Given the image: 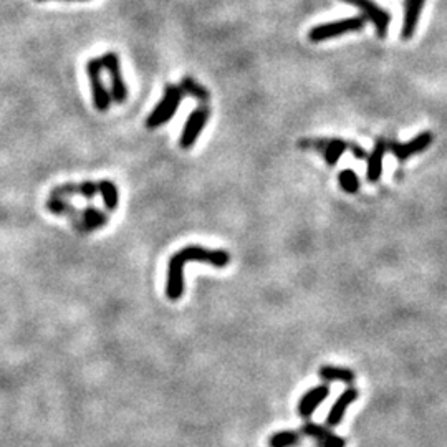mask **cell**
I'll use <instances>...</instances> for the list:
<instances>
[{"label": "cell", "mask_w": 447, "mask_h": 447, "mask_svg": "<svg viewBox=\"0 0 447 447\" xmlns=\"http://www.w3.org/2000/svg\"><path fill=\"white\" fill-rule=\"evenodd\" d=\"M103 70L111 76V99L116 103H125L128 98V86L123 80L120 57L115 52H108L102 57Z\"/></svg>", "instance_id": "cell-6"}, {"label": "cell", "mask_w": 447, "mask_h": 447, "mask_svg": "<svg viewBox=\"0 0 447 447\" xmlns=\"http://www.w3.org/2000/svg\"><path fill=\"white\" fill-rule=\"evenodd\" d=\"M424 4H426V0H406L404 22H403V30H401V36H403L404 40L413 39Z\"/></svg>", "instance_id": "cell-14"}, {"label": "cell", "mask_w": 447, "mask_h": 447, "mask_svg": "<svg viewBox=\"0 0 447 447\" xmlns=\"http://www.w3.org/2000/svg\"><path fill=\"white\" fill-rule=\"evenodd\" d=\"M302 441L300 431H278L268 437V447H296Z\"/></svg>", "instance_id": "cell-16"}, {"label": "cell", "mask_w": 447, "mask_h": 447, "mask_svg": "<svg viewBox=\"0 0 447 447\" xmlns=\"http://www.w3.org/2000/svg\"><path fill=\"white\" fill-rule=\"evenodd\" d=\"M300 148H307V149L313 148L317 149V151H322L328 166H335V164L338 163V159L343 156L345 151H348L350 149V143H346V141L340 138L313 139V141L305 139V141H300Z\"/></svg>", "instance_id": "cell-8"}, {"label": "cell", "mask_w": 447, "mask_h": 447, "mask_svg": "<svg viewBox=\"0 0 447 447\" xmlns=\"http://www.w3.org/2000/svg\"><path fill=\"white\" fill-rule=\"evenodd\" d=\"M302 434L317 442L318 447H346V441L343 437L335 434L328 426H322L317 422H305L302 426Z\"/></svg>", "instance_id": "cell-10"}, {"label": "cell", "mask_w": 447, "mask_h": 447, "mask_svg": "<svg viewBox=\"0 0 447 447\" xmlns=\"http://www.w3.org/2000/svg\"><path fill=\"white\" fill-rule=\"evenodd\" d=\"M431 144H432V135L429 133V131H424V133H419L416 138L408 141V143L387 141V151L393 154L399 163H404L411 156H416V154L426 151Z\"/></svg>", "instance_id": "cell-7"}, {"label": "cell", "mask_w": 447, "mask_h": 447, "mask_svg": "<svg viewBox=\"0 0 447 447\" xmlns=\"http://www.w3.org/2000/svg\"><path fill=\"white\" fill-rule=\"evenodd\" d=\"M338 181H340L341 189H343L345 193H348V194H357L358 191H359V179H358L357 172H355L353 170H343V171H340Z\"/></svg>", "instance_id": "cell-19"}, {"label": "cell", "mask_w": 447, "mask_h": 447, "mask_svg": "<svg viewBox=\"0 0 447 447\" xmlns=\"http://www.w3.org/2000/svg\"><path fill=\"white\" fill-rule=\"evenodd\" d=\"M364 24H366L364 17H350V18H343V20L328 22V24L313 27V29L308 32V39L310 42L313 43L325 42V40L335 39V36L363 30Z\"/></svg>", "instance_id": "cell-3"}, {"label": "cell", "mask_w": 447, "mask_h": 447, "mask_svg": "<svg viewBox=\"0 0 447 447\" xmlns=\"http://www.w3.org/2000/svg\"><path fill=\"white\" fill-rule=\"evenodd\" d=\"M350 151L353 153V156L357 158V159H366L368 158V154H366V151H364V149L362 148V146L359 144H355V143H350Z\"/></svg>", "instance_id": "cell-22"}, {"label": "cell", "mask_w": 447, "mask_h": 447, "mask_svg": "<svg viewBox=\"0 0 447 447\" xmlns=\"http://www.w3.org/2000/svg\"><path fill=\"white\" fill-rule=\"evenodd\" d=\"M182 97H184V95H182L179 86L167 85L166 88H164L163 99L156 104V108L153 109L151 115L146 120V126H148L149 130H156V128L166 125V123L176 115Z\"/></svg>", "instance_id": "cell-2"}, {"label": "cell", "mask_w": 447, "mask_h": 447, "mask_svg": "<svg viewBox=\"0 0 447 447\" xmlns=\"http://www.w3.org/2000/svg\"><path fill=\"white\" fill-rule=\"evenodd\" d=\"M102 71H103V63L102 58H91L86 63V73H88L90 85H91V95H93V103L95 108L98 111H108L109 103H111V93L106 90V85L102 80Z\"/></svg>", "instance_id": "cell-4"}, {"label": "cell", "mask_w": 447, "mask_h": 447, "mask_svg": "<svg viewBox=\"0 0 447 447\" xmlns=\"http://www.w3.org/2000/svg\"><path fill=\"white\" fill-rule=\"evenodd\" d=\"M328 396H330V386L328 385H318L312 387V390H308L298 401V408H296L298 409V416L303 419L312 418L315 411L318 409V406H320Z\"/></svg>", "instance_id": "cell-11"}, {"label": "cell", "mask_w": 447, "mask_h": 447, "mask_svg": "<svg viewBox=\"0 0 447 447\" xmlns=\"http://www.w3.org/2000/svg\"><path fill=\"white\" fill-rule=\"evenodd\" d=\"M99 193L103 195L104 206H106L109 211H115L118 207V202H120V194H118V189L115 186V182L111 181H102L98 182Z\"/></svg>", "instance_id": "cell-18"}, {"label": "cell", "mask_w": 447, "mask_h": 447, "mask_svg": "<svg viewBox=\"0 0 447 447\" xmlns=\"http://www.w3.org/2000/svg\"><path fill=\"white\" fill-rule=\"evenodd\" d=\"M387 153V141L380 139L373 151L366 158V179L368 182H378L383 174V161Z\"/></svg>", "instance_id": "cell-13"}, {"label": "cell", "mask_w": 447, "mask_h": 447, "mask_svg": "<svg viewBox=\"0 0 447 447\" xmlns=\"http://www.w3.org/2000/svg\"><path fill=\"white\" fill-rule=\"evenodd\" d=\"M318 375H320L322 380L326 383L341 381L345 383V385H351V383H355V380H357V375H355L353 369L343 366H330V364L318 369Z\"/></svg>", "instance_id": "cell-15"}, {"label": "cell", "mask_w": 447, "mask_h": 447, "mask_svg": "<svg viewBox=\"0 0 447 447\" xmlns=\"http://www.w3.org/2000/svg\"><path fill=\"white\" fill-rule=\"evenodd\" d=\"M99 193V188L97 182H91V181H86V182H81V184H78V194L85 195V198H93L95 194Z\"/></svg>", "instance_id": "cell-21"}, {"label": "cell", "mask_w": 447, "mask_h": 447, "mask_svg": "<svg viewBox=\"0 0 447 447\" xmlns=\"http://www.w3.org/2000/svg\"><path fill=\"white\" fill-rule=\"evenodd\" d=\"M104 222H108V217L104 216V214L102 211H98V209H85L83 212V224L88 229H98V227H102Z\"/></svg>", "instance_id": "cell-20"}, {"label": "cell", "mask_w": 447, "mask_h": 447, "mask_svg": "<svg viewBox=\"0 0 447 447\" xmlns=\"http://www.w3.org/2000/svg\"><path fill=\"white\" fill-rule=\"evenodd\" d=\"M358 398H359V391L357 390V387H355V386L346 387L343 393L340 394V398L335 401V404L331 406L330 413H328V416H326L325 426L330 427V429H331V427L338 426V424L343 421V418H345V414H346V409H348L350 406L353 404Z\"/></svg>", "instance_id": "cell-12"}, {"label": "cell", "mask_w": 447, "mask_h": 447, "mask_svg": "<svg viewBox=\"0 0 447 447\" xmlns=\"http://www.w3.org/2000/svg\"><path fill=\"white\" fill-rule=\"evenodd\" d=\"M346 4H351V6L358 7L362 11L366 18L373 22L375 25L376 35L380 39H385L387 35V30H390V22H391V15L386 11H383L380 6H376L373 0H343Z\"/></svg>", "instance_id": "cell-9"}, {"label": "cell", "mask_w": 447, "mask_h": 447, "mask_svg": "<svg viewBox=\"0 0 447 447\" xmlns=\"http://www.w3.org/2000/svg\"><path fill=\"white\" fill-rule=\"evenodd\" d=\"M80 2H85V0H80Z\"/></svg>", "instance_id": "cell-23"}, {"label": "cell", "mask_w": 447, "mask_h": 447, "mask_svg": "<svg viewBox=\"0 0 447 447\" xmlns=\"http://www.w3.org/2000/svg\"><path fill=\"white\" fill-rule=\"evenodd\" d=\"M207 120H209V106L207 104H202V106L194 109V111L191 113L184 128H182V133H181L179 146L182 149L193 148L194 143L200 136V133L204 131V128H206Z\"/></svg>", "instance_id": "cell-5"}, {"label": "cell", "mask_w": 447, "mask_h": 447, "mask_svg": "<svg viewBox=\"0 0 447 447\" xmlns=\"http://www.w3.org/2000/svg\"><path fill=\"white\" fill-rule=\"evenodd\" d=\"M179 88L182 91V95H188V97H193L198 99V102H200L202 104H207L209 103V98H211V95H209V91L204 88L202 85H199L198 81H195L194 78H184L181 81Z\"/></svg>", "instance_id": "cell-17"}, {"label": "cell", "mask_w": 447, "mask_h": 447, "mask_svg": "<svg viewBox=\"0 0 447 447\" xmlns=\"http://www.w3.org/2000/svg\"><path fill=\"white\" fill-rule=\"evenodd\" d=\"M188 262H202L214 268H226L231 263V254L222 249H206L200 245H188L172 255L167 266L166 296L170 300H179L184 294V267Z\"/></svg>", "instance_id": "cell-1"}]
</instances>
